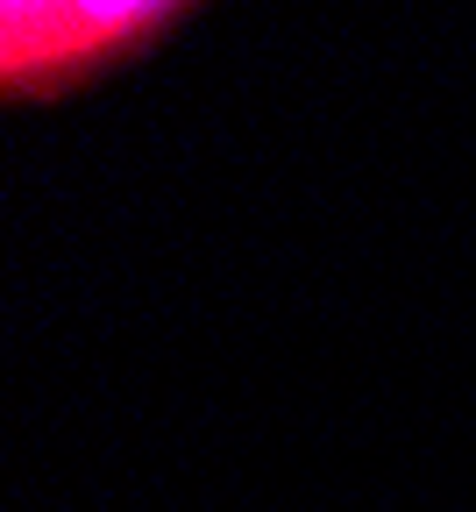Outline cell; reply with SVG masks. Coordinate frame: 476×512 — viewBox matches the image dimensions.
<instances>
[{
	"label": "cell",
	"mask_w": 476,
	"mask_h": 512,
	"mask_svg": "<svg viewBox=\"0 0 476 512\" xmlns=\"http://www.w3.org/2000/svg\"><path fill=\"white\" fill-rule=\"evenodd\" d=\"M150 29V8H8V57L36 43L29 64H8V79L15 86H36L43 79H72L86 72V64H100L114 43L128 36H143Z\"/></svg>",
	"instance_id": "obj_1"
}]
</instances>
